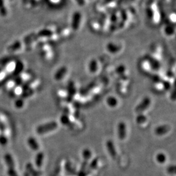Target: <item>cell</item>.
Returning <instances> with one entry per match:
<instances>
[{
    "mask_svg": "<svg viewBox=\"0 0 176 176\" xmlns=\"http://www.w3.org/2000/svg\"><path fill=\"white\" fill-rule=\"evenodd\" d=\"M0 66L9 78L16 77L25 70V64L22 61L12 58H6L0 60Z\"/></svg>",
    "mask_w": 176,
    "mask_h": 176,
    "instance_id": "obj_1",
    "label": "cell"
},
{
    "mask_svg": "<svg viewBox=\"0 0 176 176\" xmlns=\"http://www.w3.org/2000/svg\"><path fill=\"white\" fill-rule=\"evenodd\" d=\"M6 50L10 55H16L26 51L21 38L17 39L11 42L7 46Z\"/></svg>",
    "mask_w": 176,
    "mask_h": 176,
    "instance_id": "obj_2",
    "label": "cell"
},
{
    "mask_svg": "<svg viewBox=\"0 0 176 176\" xmlns=\"http://www.w3.org/2000/svg\"><path fill=\"white\" fill-rule=\"evenodd\" d=\"M58 127V124L55 122L43 124L38 127L37 129V133L39 134L46 133L50 131L55 130Z\"/></svg>",
    "mask_w": 176,
    "mask_h": 176,
    "instance_id": "obj_3",
    "label": "cell"
},
{
    "mask_svg": "<svg viewBox=\"0 0 176 176\" xmlns=\"http://www.w3.org/2000/svg\"><path fill=\"white\" fill-rule=\"evenodd\" d=\"M9 1L8 0H0V17H7L9 13Z\"/></svg>",
    "mask_w": 176,
    "mask_h": 176,
    "instance_id": "obj_4",
    "label": "cell"
},
{
    "mask_svg": "<svg viewBox=\"0 0 176 176\" xmlns=\"http://www.w3.org/2000/svg\"><path fill=\"white\" fill-rule=\"evenodd\" d=\"M42 1L43 0H22V2L25 8L31 9L38 7Z\"/></svg>",
    "mask_w": 176,
    "mask_h": 176,
    "instance_id": "obj_5",
    "label": "cell"
},
{
    "mask_svg": "<svg viewBox=\"0 0 176 176\" xmlns=\"http://www.w3.org/2000/svg\"><path fill=\"white\" fill-rule=\"evenodd\" d=\"M150 103H151V100L149 99V98H146L141 101V103L138 106V107L136 108V112L141 114L149 106Z\"/></svg>",
    "mask_w": 176,
    "mask_h": 176,
    "instance_id": "obj_6",
    "label": "cell"
},
{
    "mask_svg": "<svg viewBox=\"0 0 176 176\" xmlns=\"http://www.w3.org/2000/svg\"><path fill=\"white\" fill-rule=\"evenodd\" d=\"M118 136L120 139L122 140L126 136V125L123 122H120L118 125Z\"/></svg>",
    "mask_w": 176,
    "mask_h": 176,
    "instance_id": "obj_7",
    "label": "cell"
},
{
    "mask_svg": "<svg viewBox=\"0 0 176 176\" xmlns=\"http://www.w3.org/2000/svg\"><path fill=\"white\" fill-rule=\"evenodd\" d=\"M106 146H107L108 151L109 153V154L111 155V156L113 158H115L116 156V152L114 143L111 140H108L106 143Z\"/></svg>",
    "mask_w": 176,
    "mask_h": 176,
    "instance_id": "obj_8",
    "label": "cell"
},
{
    "mask_svg": "<svg viewBox=\"0 0 176 176\" xmlns=\"http://www.w3.org/2000/svg\"><path fill=\"white\" fill-rule=\"evenodd\" d=\"M169 130H170V127L168 125H163L157 127L156 129L155 130V133L157 135L161 136L167 133Z\"/></svg>",
    "mask_w": 176,
    "mask_h": 176,
    "instance_id": "obj_9",
    "label": "cell"
},
{
    "mask_svg": "<svg viewBox=\"0 0 176 176\" xmlns=\"http://www.w3.org/2000/svg\"><path fill=\"white\" fill-rule=\"evenodd\" d=\"M28 144L31 148L34 151H36L39 148L38 144L36 140L33 138H29L28 140Z\"/></svg>",
    "mask_w": 176,
    "mask_h": 176,
    "instance_id": "obj_10",
    "label": "cell"
},
{
    "mask_svg": "<svg viewBox=\"0 0 176 176\" xmlns=\"http://www.w3.org/2000/svg\"><path fill=\"white\" fill-rule=\"evenodd\" d=\"M108 105L111 107H115L117 104V100L114 97H109L107 100Z\"/></svg>",
    "mask_w": 176,
    "mask_h": 176,
    "instance_id": "obj_11",
    "label": "cell"
},
{
    "mask_svg": "<svg viewBox=\"0 0 176 176\" xmlns=\"http://www.w3.org/2000/svg\"><path fill=\"white\" fill-rule=\"evenodd\" d=\"M5 160L7 163L8 167L10 168V169L14 168V162H13V159H12V157L9 154H7V155H6Z\"/></svg>",
    "mask_w": 176,
    "mask_h": 176,
    "instance_id": "obj_12",
    "label": "cell"
},
{
    "mask_svg": "<svg viewBox=\"0 0 176 176\" xmlns=\"http://www.w3.org/2000/svg\"><path fill=\"white\" fill-rule=\"evenodd\" d=\"M43 160V154L42 153H39L36 157L35 163L38 167H41L42 165V162Z\"/></svg>",
    "mask_w": 176,
    "mask_h": 176,
    "instance_id": "obj_13",
    "label": "cell"
},
{
    "mask_svg": "<svg viewBox=\"0 0 176 176\" xmlns=\"http://www.w3.org/2000/svg\"><path fill=\"white\" fill-rule=\"evenodd\" d=\"M82 155H83V157L84 160L87 161L91 159V157L92 156V153L90 150H89L88 149H85L83 151Z\"/></svg>",
    "mask_w": 176,
    "mask_h": 176,
    "instance_id": "obj_14",
    "label": "cell"
},
{
    "mask_svg": "<svg viewBox=\"0 0 176 176\" xmlns=\"http://www.w3.org/2000/svg\"><path fill=\"white\" fill-rule=\"evenodd\" d=\"M156 160L159 162V163H161L162 164L164 162H165L166 161V159H167V157L164 154V153H159L157 156H156Z\"/></svg>",
    "mask_w": 176,
    "mask_h": 176,
    "instance_id": "obj_15",
    "label": "cell"
},
{
    "mask_svg": "<svg viewBox=\"0 0 176 176\" xmlns=\"http://www.w3.org/2000/svg\"><path fill=\"white\" fill-rule=\"evenodd\" d=\"M146 120V117L145 115L140 114L136 118V122L138 124H143L145 122Z\"/></svg>",
    "mask_w": 176,
    "mask_h": 176,
    "instance_id": "obj_16",
    "label": "cell"
},
{
    "mask_svg": "<svg viewBox=\"0 0 176 176\" xmlns=\"http://www.w3.org/2000/svg\"><path fill=\"white\" fill-rule=\"evenodd\" d=\"M14 104H15V107L18 108L22 107L24 105L23 99L21 98V99H18L17 100L15 101Z\"/></svg>",
    "mask_w": 176,
    "mask_h": 176,
    "instance_id": "obj_17",
    "label": "cell"
},
{
    "mask_svg": "<svg viewBox=\"0 0 176 176\" xmlns=\"http://www.w3.org/2000/svg\"><path fill=\"white\" fill-rule=\"evenodd\" d=\"M61 122L62 124H63L64 125H67L70 122V119H69V117L67 116H66V115L62 116L61 118Z\"/></svg>",
    "mask_w": 176,
    "mask_h": 176,
    "instance_id": "obj_18",
    "label": "cell"
},
{
    "mask_svg": "<svg viewBox=\"0 0 176 176\" xmlns=\"http://www.w3.org/2000/svg\"><path fill=\"white\" fill-rule=\"evenodd\" d=\"M97 165H98V159H95V160L92 161L89 167L90 170L92 171L94 169H95V168L97 167Z\"/></svg>",
    "mask_w": 176,
    "mask_h": 176,
    "instance_id": "obj_19",
    "label": "cell"
},
{
    "mask_svg": "<svg viewBox=\"0 0 176 176\" xmlns=\"http://www.w3.org/2000/svg\"><path fill=\"white\" fill-rule=\"evenodd\" d=\"M7 139L4 136H0V143L2 145H4L7 144Z\"/></svg>",
    "mask_w": 176,
    "mask_h": 176,
    "instance_id": "obj_20",
    "label": "cell"
},
{
    "mask_svg": "<svg viewBox=\"0 0 176 176\" xmlns=\"http://www.w3.org/2000/svg\"><path fill=\"white\" fill-rule=\"evenodd\" d=\"M77 1L79 3H80V4H83L84 2V0H77Z\"/></svg>",
    "mask_w": 176,
    "mask_h": 176,
    "instance_id": "obj_21",
    "label": "cell"
}]
</instances>
